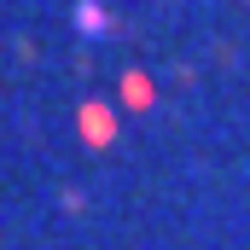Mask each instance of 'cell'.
<instances>
[{"label":"cell","mask_w":250,"mask_h":250,"mask_svg":"<svg viewBox=\"0 0 250 250\" xmlns=\"http://www.w3.org/2000/svg\"><path fill=\"white\" fill-rule=\"evenodd\" d=\"M128 99H134V105H146V99H151V87H146L140 76H128Z\"/></svg>","instance_id":"cell-2"},{"label":"cell","mask_w":250,"mask_h":250,"mask_svg":"<svg viewBox=\"0 0 250 250\" xmlns=\"http://www.w3.org/2000/svg\"><path fill=\"white\" fill-rule=\"evenodd\" d=\"M82 128H87V140H111V117H105V111H87Z\"/></svg>","instance_id":"cell-1"}]
</instances>
